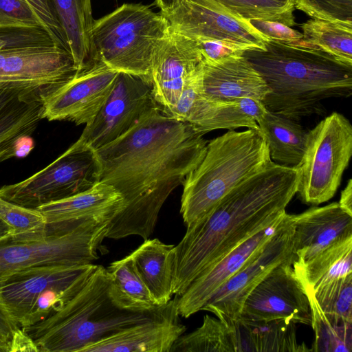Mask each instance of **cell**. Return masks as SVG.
Instances as JSON below:
<instances>
[{
    "label": "cell",
    "instance_id": "cell-1",
    "mask_svg": "<svg viewBox=\"0 0 352 352\" xmlns=\"http://www.w3.org/2000/svg\"><path fill=\"white\" fill-rule=\"evenodd\" d=\"M204 135L157 106L123 135L96 150L100 182L112 186L124 201L106 238L148 239L166 199L204 158L208 142Z\"/></svg>",
    "mask_w": 352,
    "mask_h": 352
},
{
    "label": "cell",
    "instance_id": "cell-2",
    "mask_svg": "<svg viewBox=\"0 0 352 352\" xmlns=\"http://www.w3.org/2000/svg\"><path fill=\"white\" fill-rule=\"evenodd\" d=\"M296 167L271 161L228 192L206 216L186 227L174 245L173 294L181 296L202 272L276 223L296 194Z\"/></svg>",
    "mask_w": 352,
    "mask_h": 352
},
{
    "label": "cell",
    "instance_id": "cell-3",
    "mask_svg": "<svg viewBox=\"0 0 352 352\" xmlns=\"http://www.w3.org/2000/svg\"><path fill=\"white\" fill-rule=\"evenodd\" d=\"M243 56L270 88L265 109L296 121L318 111L323 100L352 94V65L319 49L268 41Z\"/></svg>",
    "mask_w": 352,
    "mask_h": 352
},
{
    "label": "cell",
    "instance_id": "cell-4",
    "mask_svg": "<svg viewBox=\"0 0 352 352\" xmlns=\"http://www.w3.org/2000/svg\"><path fill=\"white\" fill-rule=\"evenodd\" d=\"M176 300L175 298L148 311L132 309L118 298L107 268L97 265L85 285L63 307L22 329L41 352H82L133 324L162 316Z\"/></svg>",
    "mask_w": 352,
    "mask_h": 352
},
{
    "label": "cell",
    "instance_id": "cell-5",
    "mask_svg": "<svg viewBox=\"0 0 352 352\" xmlns=\"http://www.w3.org/2000/svg\"><path fill=\"white\" fill-rule=\"evenodd\" d=\"M271 161L258 130H229L209 141L204 158L182 184L180 212L186 226L209 214L232 188Z\"/></svg>",
    "mask_w": 352,
    "mask_h": 352
},
{
    "label": "cell",
    "instance_id": "cell-6",
    "mask_svg": "<svg viewBox=\"0 0 352 352\" xmlns=\"http://www.w3.org/2000/svg\"><path fill=\"white\" fill-rule=\"evenodd\" d=\"M169 28L162 12H155L142 3H123L94 21V58L120 73L136 76L151 83L153 53Z\"/></svg>",
    "mask_w": 352,
    "mask_h": 352
},
{
    "label": "cell",
    "instance_id": "cell-7",
    "mask_svg": "<svg viewBox=\"0 0 352 352\" xmlns=\"http://www.w3.org/2000/svg\"><path fill=\"white\" fill-rule=\"evenodd\" d=\"M96 217L47 223L40 239L0 238V282L13 273L47 265H78L98 259L111 221Z\"/></svg>",
    "mask_w": 352,
    "mask_h": 352
},
{
    "label": "cell",
    "instance_id": "cell-8",
    "mask_svg": "<svg viewBox=\"0 0 352 352\" xmlns=\"http://www.w3.org/2000/svg\"><path fill=\"white\" fill-rule=\"evenodd\" d=\"M352 155V125L333 112L309 131L298 171L296 194L305 204L330 200L338 189Z\"/></svg>",
    "mask_w": 352,
    "mask_h": 352
},
{
    "label": "cell",
    "instance_id": "cell-9",
    "mask_svg": "<svg viewBox=\"0 0 352 352\" xmlns=\"http://www.w3.org/2000/svg\"><path fill=\"white\" fill-rule=\"evenodd\" d=\"M100 166L94 148L78 140L43 169L16 184L0 188V196L37 208L85 191L100 182Z\"/></svg>",
    "mask_w": 352,
    "mask_h": 352
},
{
    "label": "cell",
    "instance_id": "cell-10",
    "mask_svg": "<svg viewBox=\"0 0 352 352\" xmlns=\"http://www.w3.org/2000/svg\"><path fill=\"white\" fill-rule=\"evenodd\" d=\"M77 72L70 52L55 44L0 50V89L28 102H43Z\"/></svg>",
    "mask_w": 352,
    "mask_h": 352
},
{
    "label": "cell",
    "instance_id": "cell-11",
    "mask_svg": "<svg viewBox=\"0 0 352 352\" xmlns=\"http://www.w3.org/2000/svg\"><path fill=\"white\" fill-rule=\"evenodd\" d=\"M96 266L47 265L13 273L0 282V330L11 335L25 327L36 300L47 289L78 292Z\"/></svg>",
    "mask_w": 352,
    "mask_h": 352
},
{
    "label": "cell",
    "instance_id": "cell-12",
    "mask_svg": "<svg viewBox=\"0 0 352 352\" xmlns=\"http://www.w3.org/2000/svg\"><path fill=\"white\" fill-rule=\"evenodd\" d=\"M292 215L287 212L269 241L222 285L204 305L229 323L239 320L244 302L252 290L278 265L294 258Z\"/></svg>",
    "mask_w": 352,
    "mask_h": 352
},
{
    "label": "cell",
    "instance_id": "cell-13",
    "mask_svg": "<svg viewBox=\"0 0 352 352\" xmlns=\"http://www.w3.org/2000/svg\"><path fill=\"white\" fill-rule=\"evenodd\" d=\"M162 14L170 30L194 40L224 41L248 50L264 49L269 41L248 20L215 0H177L170 10Z\"/></svg>",
    "mask_w": 352,
    "mask_h": 352
},
{
    "label": "cell",
    "instance_id": "cell-14",
    "mask_svg": "<svg viewBox=\"0 0 352 352\" xmlns=\"http://www.w3.org/2000/svg\"><path fill=\"white\" fill-rule=\"evenodd\" d=\"M119 74L93 58L43 101V119L91 124L109 98Z\"/></svg>",
    "mask_w": 352,
    "mask_h": 352
},
{
    "label": "cell",
    "instance_id": "cell-15",
    "mask_svg": "<svg viewBox=\"0 0 352 352\" xmlns=\"http://www.w3.org/2000/svg\"><path fill=\"white\" fill-rule=\"evenodd\" d=\"M157 106L151 82L120 73L109 98L77 140L96 150L123 135Z\"/></svg>",
    "mask_w": 352,
    "mask_h": 352
},
{
    "label": "cell",
    "instance_id": "cell-16",
    "mask_svg": "<svg viewBox=\"0 0 352 352\" xmlns=\"http://www.w3.org/2000/svg\"><path fill=\"white\" fill-rule=\"evenodd\" d=\"M202 69L203 66L187 81L177 104L162 112L192 124L204 134L216 129L234 130L239 127L259 131L257 121L266 111L263 103L250 98H206L201 94Z\"/></svg>",
    "mask_w": 352,
    "mask_h": 352
},
{
    "label": "cell",
    "instance_id": "cell-17",
    "mask_svg": "<svg viewBox=\"0 0 352 352\" xmlns=\"http://www.w3.org/2000/svg\"><path fill=\"white\" fill-rule=\"evenodd\" d=\"M293 258L275 267L246 298L240 317L243 320L281 319L311 324L308 296L296 277Z\"/></svg>",
    "mask_w": 352,
    "mask_h": 352
},
{
    "label": "cell",
    "instance_id": "cell-18",
    "mask_svg": "<svg viewBox=\"0 0 352 352\" xmlns=\"http://www.w3.org/2000/svg\"><path fill=\"white\" fill-rule=\"evenodd\" d=\"M203 61L195 40L169 28L155 49L151 70L153 96L162 111L177 104L187 81L202 67Z\"/></svg>",
    "mask_w": 352,
    "mask_h": 352
},
{
    "label": "cell",
    "instance_id": "cell-19",
    "mask_svg": "<svg viewBox=\"0 0 352 352\" xmlns=\"http://www.w3.org/2000/svg\"><path fill=\"white\" fill-rule=\"evenodd\" d=\"M292 215L293 261H306L335 241L352 236V215L338 202Z\"/></svg>",
    "mask_w": 352,
    "mask_h": 352
},
{
    "label": "cell",
    "instance_id": "cell-20",
    "mask_svg": "<svg viewBox=\"0 0 352 352\" xmlns=\"http://www.w3.org/2000/svg\"><path fill=\"white\" fill-rule=\"evenodd\" d=\"M280 219L241 243L199 274L181 296H176L179 316L188 318L201 311L212 294L269 241Z\"/></svg>",
    "mask_w": 352,
    "mask_h": 352
},
{
    "label": "cell",
    "instance_id": "cell-21",
    "mask_svg": "<svg viewBox=\"0 0 352 352\" xmlns=\"http://www.w3.org/2000/svg\"><path fill=\"white\" fill-rule=\"evenodd\" d=\"M270 91L261 75L243 56L217 61L204 58L201 94L206 98H250L262 102Z\"/></svg>",
    "mask_w": 352,
    "mask_h": 352
},
{
    "label": "cell",
    "instance_id": "cell-22",
    "mask_svg": "<svg viewBox=\"0 0 352 352\" xmlns=\"http://www.w3.org/2000/svg\"><path fill=\"white\" fill-rule=\"evenodd\" d=\"M179 317L176 300L162 316L133 324L86 347L82 352H170L186 329Z\"/></svg>",
    "mask_w": 352,
    "mask_h": 352
},
{
    "label": "cell",
    "instance_id": "cell-23",
    "mask_svg": "<svg viewBox=\"0 0 352 352\" xmlns=\"http://www.w3.org/2000/svg\"><path fill=\"white\" fill-rule=\"evenodd\" d=\"M42 102H28L19 94L0 89V163L24 157L34 148L29 137L43 119Z\"/></svg>",
    "mask_w": 352,
    "mask_h": 352
},
{
    "label": "cell",
    "instance_id": "cell-24",
    "mask_svg": "<svg viewBox=\"0 0 352 352\" xmlns=\"http://www.w3.org/2000/svg\"><path fill=\"white\" fill-rule=\"evenodd\" d=\"M123 208L122 195L112 186L99 182L85 191L44 204L37 209L47 223H52L96 217L112 219Z\"/></svg>",
    "mask_w": 352,
    "mask_h": 352
},
{
    "label": "cell",
    "instance_id": "cell-25",
    "mask_svg": "<svg viewBox=\"0 0 352 352\" xmlns=\"http://www.w3.org/2000/svg\"><path fill=\"white\" fill-rule=\"evenodd\" d=\"M131 255L155 304L166 305L173 294L174 245L147 239Z\"/></svg>",
    "mask_w": 352,
    "mask_h": 352
},
{
    "label": "cell",
    "instance_id": "cell-26",
    "mask_svg": "<svg viewBox=\"0 0 352 352\" xmlns=\"http://www.w3.org/2000/svg\"><path fill=\"white\" fill-rule=\"evenodd\" d=\"M238 352H305L311 351L298 343L296 324L285 320H243L233 322Z\"/></svg>",
    "mask_w": 352,
    "mask_h": 352
},
{
    "label": "cell",
    "instance_id": "cell-27",
    "mask_svg": "<svg viewBox=\"0 0 352 352\" xmlns=\"http://www.w3.org/2000/svg\"><path fill=\"white\" fill-rule=\"evenodd\" d=\"M257 124L266 141L272 162L289 167L300 164L309 130L295 120L267 109Z\"/></svg>",
    "mask_w": 352,
    "mask_h": 352
},
{
    "label": "cell",
    "instance_id": "cell-28",
    "mask_svg": "<svg viewBox=\"0 0 352 352\" xmlns=\"http://www.w3.org/2000/svg\"><path fill=\"white\" fill-rule=\"evenodd\" d=\"M65 37L69 51L79 70L94 58L91 0H50Z\"/></svg>",
    "mask_w": 352,
    "mask_h": 352
},
{
    "label": "cell",
    "instance_id": "cell-29",
    "mask_svg": "<svg viewBox=\"0 0 352 352\" xmlns=\"http://www.w3.org/2000/svg\"><path fill=\"white\" fill-rule=\"evenodd\" d=\"M292 266L305 290L314 291L352 274V236L335 241L306 261H293Z\"/></svg>",
    "mask_w": 352,
    "mask_h": 352
},
{
    "label": "cell",
    "instance_id": "cell-30",
    "mask_svg": "<svg viewBox=\"0 0 352 352\" xmlns=\"http://www.w3.org/2000/svg\"><path fill=\"white\" fill-rule=\"evenodd\" d=\"M298 45L319 49L352 65V23L310 19L301 25Z\"/></svg>",
    "mask_w": 352,
    "mask_h": 352
},
{
    "label": "cell",
    "instance_id": "cell-31",
    "mask_svg": "<svg viewBox=\"0 0 352 352\" xmlns=\"http://www.w3.org/2000/svg\"><path fill=\"white\" fill-rule=\"evenodd\" d=\"M170 352H238L232 323L205 315L202 324L188 334H182Z\"/></svg>",
    "mask_w": 352,
    "mask_h": 352
},
{
    "label": "cell",
    "instance_id": "cell-32",
    "mask_svg": "<svg viewBox=\"0 0 352 352\" xmlns=\"http://www.w3.org/2000/svg\"><path fill=\"white\" fill-rule=\"evenodd\" d=\"M311 311L315 340L311 349L315 352H351L352 320L324 312L311 290H305Z\"/></svg>",
    "mask_w": 352,
    "mask_h": 352
},
{
    "label": "cell",
    "instance_id": "cell-33",
    "mask_svg": "<svg viewBox=\"0 0 352 352\" xmlns=\"http://www.w3.org/2000/svg\"><path fill=\"white\" fill-rule=\"evenodd\" d=\"M118 298L128 307L148 311L157 306L134 265L131 254L116 261L107 268Z\"/></svg>",
    "mask_w": 352,
    "mask_h": 352
},
{
    "label": "cell",
    "instance_id": "cell-34",
    "mask_svg": "<svg viewBox=\"0 0 352 352\" xmlns=\"http://www.w3.org/2000/svg\"><path fill=\"white\" fill-rule=\"evenodd\" d=\"M0 220L9 229L10 236L16 240L36 239L47 231V223L37 208H27L0 196Z\"/></svg>",
    "mask_w": 352,
    "mask_h": 352
},
{
    "label": "cell",
    "instance_id": "cell-35",
    "mask_svg": "<svg viewBox=\"0 0 352 352\" xmlns=\"http://www.w3.org/2000/svg\"><path fill=\"white\" fill-rule=\"evenodd\" d=\"M241 18L282 23L289 27L296 24L294 8L272 0H215Z\"/></svg>",
    "mask_w": 352,
    "mask_h": 352
},
{
    "label": "cell",
    "instance_id": "cell-36",
    "mask_svg": "<svg viewBox=\"0 0 352 352\" xmlns=\"http://www.w3.org/2000/svg\"><path fill=\"white\" fill-rule=\"evenodd\" d=\"M311 292L324 312L352 320V274L333 279Z\"/></svg>",
    "mask_w": 352,
    "mask_h": 352
},
{
    "label": "cell",
    "instance_id": "cell-37",
    "mask_svg": "<svg viewBox=\"0 0 352 352\" xmlns=\"http://www.w3.org/2000/svg\"><path fill=\"white\" fill-rule=\"evenodd\" d=\"M294 8L315 19L352 23V0H297Z\"/></svg>",
    "mask_w": 352,
    "mask_h": 352
},
{
    "label": "cell",
    "instance_id": "cell-38",
    "mask_svg": "<svg viewBox=\"0 0 352 352\" xmlns=\"http://www.w3.org/2000/svg\"><path fill=\"white\" fill-rule=\"evenodd\" d=\"M55 44L41 26L0 25V50Z\"/></svg>",
    "mask_w": 352,
    "mask_h": 352
},
{
    "label": "cell",
    "instance_id": "cell-39",
    "mask_svg": "<svg viewBox=\"0 0 352 352\" xmlns=\"http://www.w3.org/2000/svg\"><path fill=\"white\" fill-rule=\"evenodd\" d=\"M0 25L43 28L38 17L24 0H0Z\"/></svg>",
    "mask_w": 352,
    "mask_h": 352
},
{
    "label": "cell",
    "instance_id": "cell-40",
    "mask_svg": "<svg viewBox=\"0 0 352 352\" xmlns=\"http://www.w3.org/2000/svg\"><path fill=\"white\" fill-rule=\"evenodd\" d=\"M38 17L43 29L58 46L69 51L65 35L50 0H24Z\"/></svg>",
    "mask_w": 352,
    "mask_h": 352
},
{
    "label": "cell",
    "instance_id": "cell-41",
    "mask_svg": "<svg viewBox=\"0 0 352 352\" xmlns=\"http://www.w3.org/2000/svg\"><path fill=\"white\" fill-rule=\"evenodd\" d=\"M248 23L269 41L296 44L302 38V34L279 22L261 19H249Z\"/></svg>",
    "mask_w": 352,
    "mask_h": 352
},
{
    "label": "cell",
    "instance_id": "cell-42",
    "mask_svg": "<svg viewBox=\"0 0 352 352\" xmlns=\"http://www.w3.org/2000/svg\"><path fill=\"white\" fill-rule=\"evenodd\" d=\"M205 60L217 61L228 57L243 56L248 49L234 43L208 39L195 40Z\"/></svg>",
    "mask_w": 352,
    "mask_h": 352
},
{
    "label": "cell",
    "instance_id": "cell-43",
    "mask_svg": "<svg viewBox=\"0 0 352 352\" xmlns=\"http://www.w3.org/2000/svg\"><path fill=\"white\" fill-rule=\"evenodd\" d=\"M9 352L39 351L38 346L22 329H16L11 333Z\"/></svg>",
    "mask_w": 352,
    "mask_h": 352
},
{
    "label": "cell",
    "instance_id": "cell-44",
    "mask_svg": "<svg viewBox=\"0 0 352 352\" xmlns=\"http://www.w3.org/2000/svg\"><path fill=\"white\" fill-rule=\"evenodd\" d=\"M338 204L344 211L352 215V180L351 179L342 190Z\"/></svg>",
    "mask_w": 352,
    "mask_h": 352
},
{
    "label": "cell",
    "instance_id": "cell-45",
    "mask_svg": "<svg viewBox=\"0 0 352 352\" xmlns=\"http://www.w3.org/2000/svg\"><path fill=\"white\" fill-rule=\"evenodd\" d=\"M177 0H155V4L160 9L162 13H165L170 10Z\"/></svg>",
    "mask_w": 352,
    "mask_h": 352
},
{
    "label": "cell",
    "instance_id": "cell-46",
    "mask_svg": "<svg viewBox=\"0 0 352 352\" xmlns=\"http://www.w3.org/2000/svg\"><path fill=\"white\" fill-rule=\"evenodd\" d=\"M10 334H0V352H9Z\"/></svg>",
    "mask_w": 352,
    "mask_h": 352
},
{
    "label": "cell",
    "instance_id": "cell-47",
    "mask_svg": "<svg viewBox=\"0 0 352 352\" xmlns=\"http://www.w3.org/2000/svg\"><path fill=\"white\" fill-rule=\"evenodd\" d=\"M280 4L285 5L289 8H294L297 0H272Z\"/></svg>",
    "mask_w": 352,
    "mask_h": 352
},
{
    "label": "cell",
    "instance_id": "cell-48",
    "mask_svg": "<svg viewBox=\"0 0 352 352\" xmlns=\"http://www.w3.org/2000/svg\"><path fill=\"white\" fill-rule=\"evenodd\" d=\"M9 233L8 226L0 220V238Z\"/></svg>",
    "mask_w": 352,
    "mask_h": 352
},
{
    "label": "cell",
    "instance_id": "cell-49",
    "mask_svg": "<svg viewBox=\"0 0 352 352\" xmlns=\"http://www.w3.org/2000/svg\"><path fill=\"white\" fill-rule=\"evenodd\" d=\"M1 333H5L0 330V334H1Z\"/></svg>",
    "mask_w": 352,
    "mask_h": 352
}]
</instances>
